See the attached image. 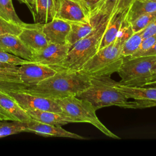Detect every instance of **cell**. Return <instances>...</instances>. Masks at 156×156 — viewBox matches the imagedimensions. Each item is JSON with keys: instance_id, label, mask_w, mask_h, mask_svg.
I'll return each instance as SVG.
<instances>
[{"instance_id": "6da1fadb", "label": "cell", "mask_w": 156, "mask_h": 156, "mask_svg": "<svg viewBox=\"0 0 156 156\" xmlns=\"http://www.w3.org/2000/svg\"><path fill=\"white\" fill-rule=\"evenodd\" d=\"M90 84V76L76 71H59L23 91L53 100L76 96Z\"/></svg>"}, {"instance_id": "7a4b0ae2", "label": "cell", "mask_w": 156, "mask_h": 156, "mask_svg": "<svg viewBox=\"0 0 156 156\" xmlns=\"http://www.w3.org/2000/svg\"><path fill=\"white\" fill-rule=\"evenodd\" d=\"M133 33L130 23L126 16L115 40L100 49L79 71L88 76H110L118 72L124 58L121 55L122 48Z\"/></svg>"}, {"instance_id": "3957f363", "label": "cell", "mask_w": 156, "mask_h": 156, "mask_svg": "<svg viewBox=\"0 0 156 156\" xmlns=\"http://www.w3.org/2000/svg\"><path fill=\"white\" fill-rule=\"evenodd\" d=\"M118 82L110 76H90V84L76 96L87 100L96 110L112 105L123 108H138L137 103L129 101L116 88Z\"/></svg>"}, {"instance_id": "277c9868", "label": "cell", "mask_w": 156, "mask_h": 156, "mask_svg": "<svg viewBox=\"0 0 156 156\" xmlns=\"http://www.w3.org/2000/svg\"><path fill=\"white\" fill-rule=\"evenodd\" d=\"M110 16H104L94 29L79 40L69 51L60 63L50 66L56 71H80L99 50L102 36L110 21Z\"/></svg>"}, {"instance_id": "5b68a950", "label": "cell", "mask_w": 156, "mask_h": 156, "mask_svg": "<svg viewBox=\"0 0 156 156\" xmlns=\"http://www.w3.org/2000/svg\"><path fill=\"white\" fill-rule=\"evenodd\" d=\"M156 60V55L124 57L118 71L121 77L119 84L143 87L151 79V68Z\"/></svg>"}, {"instance_id": "8992f818", "label": "cell", "mask_w": 156, "mask_h": 156, "mask_svg": "<svg viewBox=\"0 0 156 156\" xmlns=\"http://www.w3.org/2000/svg\"><path fill=\"white\" fill-rule=\"evenodd\" d=\"M60 106L62 113L79 119L80 122L92 124L105 135L114 139L120 138L111 132L98 118L96 110L87 100L76 96L55 100Z\"/></svg>"}, {"instance_id": "52a82bcc", "label": "cell", "mask_w": 156, "mask_h": 156, "mask_svg": "<svg viewBox=\"0 0 156 156\" xmlns=\"http://www.w3.org/2000/svg\"><path fill=\"white\" fill-rule=\"evenodd\" d=\"M13 97L24 110H40L62 113L60 105L53 99L38 96L23 91L7 93Z\"/></svg>"}, {"instance_id": "ba28073f", "label": "cell", "mask_w": 156, "mask_h": 156, "mask_svg": "<svg viewBox=\"0 0 156 156\" xmlns=\"http://www.w3.org/2000/svg\"><path fill=\"white\" fill-rule=\"evenodd\" d=\"M56 73L49 66L31 61L20 65L18 71L20 81L28 87L36 85Z\"/></svg>"}, {"instance_id": "9c48e42d", "label": "cell", "mask_w": 156, "mask_h": 156, "mask_svg": "<svg viewBox=\"0 0 156 156\" xmlns=\"http://www.w3.org/2000/svg\"><path fill=\"white\" fill-rule=\"evenodd\" d=\"M55 17L71 23L85 22L90 17L76 0H54Z\"/></svg>"}, {"instance_id": "30bf717a", "label": "cell", "mask_w": 156, "mask_h": 156, "mask_svg": "<svg viewBox=\"0 0 156 156\" xmlns=\"http://www.w3.org/2000/svg\"><path fill=\"white\" fill-rule=\"evenodd\" d=\"M116 88L128 99H133L138 108L156 106V88L149 87H132L116 83Z\"/></svg>"}, {"instance_id": "8fae6325", "label": "cell", "mask_w": 156, "mask_h": 156, "mask_svg": "<svg viewBox=\"0 0 156 156\" xmlns=\"http://www.w3.org/2000/svg\"><path fill=\"white\" fill-rule=\"evenodd\" d=\"M70 49V46L67 43L57 44L49 43L48 46L43 49L32 54L31 62L49 66L55 65L64 60Z\"/></svg>"}, {"instance_id": "7c38bea8", "label": "cell", "mask_w": 156, "mask_h": 156, "mask_svg": "<svg viewBox=\"0 0 156 156\" xmlns=\"http://www.w3.org/2000/svg\"><path fill=\"white\" fill-rule=\"evenodd\" d=\"M41 24H27L18 36L29 50L34 54L46 48L49 42L42 30Z\"/></svg>"}, {"instance_id": "4fadbf2b", "label": "cell", "mask_w": 156, "mask_h": 156, "mask_svg": "<svg viewBox=\"0 0 156 156\" xmlns=\"http://www.w3.org/2000/svg\"><path fill=\"white\" fill-rule=\"evenodd\" d=\"M25 132H34L44 136L70 138L76 140H85L86 138L78 134L69 132L61 126L42 123L30 119L25 121Z\"/></svg>"}, {"instance_id": "5bb4252c", "label": "cell", "mask_w": 156, "mask_h": 156, "mask_svg": "<svg viewBox=\"0 0 156 156\" xmlns=\"http://www.w3.org/2000/svg\"><path fill=\"white\" fill-rule=\"evenodd\" d=\"M71 30V24L58 18L42 25V30L49 43H67V38Z\"/></svg>"}, {"instance_id": "9a60e30c", "label": "cell", "mask_w": 156, "mask_h": 156, "mask_svg": "<svg viewBox=\"0 0 156 156\" xmlns=\"http://www.w3.org/2000/svg\"><path fill=\"white\" fill-rule=\"evenodd\" d=\"M0 113L6 118L7 121L25 122L31 119L13 97L2 91H0Z\"/></svg>"}, {"instance_id": "2e32d148", "label": "cell", "mask_w": 156, "mask_h": 156, "mask_svg": "<svg viewBox=\"0 0 156 156\" xmlns=\"http://www.w3.org/2000/svg\"><path fill=\"white\" fill-rule=\"evenodd\" d=\"M25 110L31 119L48 124L61 126L68 123L80 122L77 119L60 113L35 109Z\"/></svg>"}, {"instance_id": "e0dca14e", "label": "cell", "mask_w": 156, "mask_h": 156, "mask_svg": "<svg viewBox=\"0 0 156 156\" xmlns=\"http://www.w3.org/2000/svg\"><path fill=\"white\" fill-rule=\"evenodd\" d=\"M0 47L2 50L5 52L31 61L32 52L18 36L9 34L0 35Z\"/></svg>"}, {"instance_id": "ac0fdd59", "label": "cell", "mask_w": 156, "mask_h": 156, "mask_svg": "<svg viewBox=\"0 0 156 156\" xmlns=\"http://www.w3.org/2000/svg\"><path fill=\"white\" fill-rule=\"evenodd\" d=\"M104 16L93 15L85 22L71 23V30L67 38V44L71 48L80 39L90 33Z\"/></svg>"}, {"instance_id": "d6986e66", "label": "cell", "mask_w": 156, "mask_h": 156, "mask_svg": "<svg viewBox=\"0 0 156 156\" xmlns=\"http://www.w3.org/2000/svg\"><path fill=\"white\" fill-rule=\"evenodd\" d=\"M134 0H101L91 16H110L129 9Z\"/></svg>"}, {"instance_id": "ffe728a7", "label": "cell", "mask_w": 156, "mask_h": 156, "mask_svg": "<svg viewBox=\"0 0 156 156\" xmlns=\"http://www.w3.org/2000/svg\"><path fill=\"white\" fill-rule=\"evenodd\" d=\"M127 11V10L110 16L109 23L101 40L100 49L107 46L115 40L126 16Z\"/></svg>"}, {"instance_id": "44dd1931", "label": "cell", "mask_w": 156, "mask_h": 156, "mask_svg": "<svg viewBox=\"0 0 156 156\" xmlns=\"http://www.w3.org/2000/svg\"><path fill=\"white\" fill-rule=\"evenodd\" d=\"M35 23L44 24L55 17L54 0H35L32 15Z\"/></svg>"}, {"instance_id": "7402d4cb", "label": "cell", "mask_w": 156, "mask_h": 156, "mask_svg": "<svg viewBox=\"0 0 156 156\" xmlns=\"http://www.w3.org/2000/svg\"><path fill=\"white\" fill-rule=\"evenodd\" d=\"M154 12H156V1L134 0L127 9L126 20L130 23L142 15Z\"/></svg>"}, {"instance_id": "603a6c76", "label": "cell", "mask_w": 156, "mask_h": 156, "mask_svg": "<svg viewBox=\"0 0 156 156\" xmlns=\"http://www.w3.org/2000/svg\"><path fill=\"white\" fill-rule=\"evenodd\" d=\"M0 17L21 26L27 24L23 22L17 15L12 0H0Z\"/></svg>"}, {"instance_id": "cb8c5ba5", "label": "cell", "mask_w": 156, "mask_h": 156, "mask_svg": "<svg viewBox=\"0 0 156 156\" xmlns=\"http://www.w3.org/2000/svg\"><path fill=\"white\" fill-rule=\"evenodd\" d=\"M143 30L133 32L125 41L122 48L121 55L123 57L132 56L138 49L142 40Z\"/></svg>"}, {"instance_id": "d4e9b609", "label": "cell", "mask_w": 156, "mask_h": 156, "mask_svg": "<svg viewBox=\"0 0 156 156\" xmlns=\"http://www.w3.org/2000/svg\"><path fill=\"white\" fill-rule=\"evenodd\" d=\"M0 120V135L2 137L25 132L24 122L12 121V122H3Z\"/></svg>"}, {"instance_id": "484cf974", "label": "cell", "mask_w": 156, "mask_h": 156, "mask_svg": "<svg viewBox=\"0 0 156 156\" xmlns=\"http://www.w3.org/2000/svg\"><path fill=\"white\" fill-rule=\"evenodd\" d=\"M156 20V12L142 15L130 22L133 32L144 30L148 26Z\"/></svg>"}, {"instance_id": "4316f807", "label": "cell", "mask_w": 156, "mask_h": 156, "mask_svg": "<svg viewBox=\"0 0 156 156\" xmlns=\"http://www.w3.org/2000/svg\"><path fill=\"white\" fill-rule=\"evenodd\" d=\"M24 27L23 26L8 21L0 17V35L9 34L18 36Z\"/></svg>"}, {"instance_id": "83f0119b", "label": "cell", "mask_w": 156, "mask_h": 156, "mask_svg": "<svg viewBox=\"0 0 156 156\" xmlns=\"http://www.w3.org/2000/svg\"><path fill=\"white\" fill-rule=\"evenodd\" d=\"M28 86L21 82L0 80V91L9 93L10 91H23Z\"/></svg>"}, {"instance_id": "f1b7e54d", "label": "cell", "mask_w": 156, "mask_h": 156, "mask_svg": "<svg viewBox=\"0 0 156 156\" xmlns=\"http://www.w3.org/2000/svg\"><path fill=\"white\" fill-rule=\"evenodd\" d=\"M156 42V34L143 39L137 51L130 57H140Z\"/></svg>"}, {"instance_id": "f546056e", "label": "cell", "mask_w": 156, "mask_h": 156, "mask_svg": "<svg viewBox=\"0 0 156 156\" xmlns=\"http://www.w3.org/2000/svg\"><path fill=\"white\" fill-rule=\"evenodd\" d=\"M0 61L17 66L29 62V60L21 58L2 49H0Z\"/></svg>"}, {"instance_id": "4dcf8cb0", "label": "cell", "mask_w": 156, "mask_h": 156, "mask_svg": "<svg viewBox=\"0 0 156 156\" xmlns=\"http://www.w3.org/2000/svg\"><path fill=\"white\" fill-rule=\"evenodd\" d=\"M83 8L86 13L90 17L101 0H76Z\"/></svg>"}, {"instance_id": "1f68e13d", "label": "cell", "mask_w": 156, "mask_h": 156, "mask_svg": "<svg viewBox=\"0 0 156 156\" xmlns=\"http://www.w3.org/2000/svg\"><path fill=\"white\" fill-rule=\"evenodd\" d=\"M0 80L21 82L18 73L2 71H0Z\"/></svg>"}, {"instance_id": "d6a6232c", "label": "cell", "mask_w": 156, "mask_h": 156, "mask_svg": "<svg viewBox=\"0 0 156 156\" xmlns=\"http://www.w3.org/2000/svg\"><path fill=\"white\" fill-rule=\"evenodd\" d=\"M19 66L17 65L2 62L0 61V71H6V72H12V73H17L18 71Z\"/></svg>"}, {"instance_id": "836d02e7", "label": "cell", "mask_w": 156, "mask_h": 156, "mask_svg": "<svg viewBox=\"0 0 156 156\" xmlns=\"http://www.w3.org/2000/svg\"><path fill=\"white\" fill-rule=\"evenodd\" d=\"M155 34H156V20L143 30L142 37L143 38H144Z\"/></svg>"}, {"instance_id": "e575fe53", "label": "cell", "mask_w": 156, "mask_h": 156, "mask_svg": "<svg viewBox=\"0 0 156 156\" xmlns=\"http://www.w3.org/2000/svg\"><path fill=\"white\" fill-rule=\"evenodd\" d=\"M21 3L25 4L29 9L32 15H33L35 9V0H18Z\"/></svg>"}, {"instance_id": "d590c367", "label": "cell", "mask_w": 156, "mask_h": 156, "mask_svg": "<svg viewBox=\"0 0 156 156\" xmlns=\"http://www.w3.org/2000/svg\"><path fill=\"white\" fill-rule=\"evenodd\" d=\"M156 55V42L141 56H151Z\"/></svg>"}, {"instance_id": "8d00e7d4", "label": "cell", "mask_w": 156, "mask_h": 156, "mask_svg": "<svg viewBox=\"0 0 156 156\" xmlns=\"http://www.w3.org/2000/svg\"><path fill=\"white\" fill-rule=\"evenodd\" d=\"M151 75H152V77H151V82H153V81H155L156 80V60L155 61V62L154 63L152 68H151Z\"/></svg>"}, {"instance_id": "74e56055", "label": "cell", "mask_w": 156, "mask_h": 156, "mask_svg": "<svg viewBox=\"0 0 156 156\" xmlns=\"http://www.w3.org/2000/svg\"><path fill=\"white\" fill-rule=\"evenodd\" d=\"M144 86H145V87H153V88H156V80L153 81V82H151L147 83L146 85H145Z\"/></svg>"}, {"instance_id": "f35d334b", "label": "cell", "mask_w": 156, "mask_h": 156, "mask_svg": "<svg viewBox=\"0 0 156 156\" xmlns=\"http://www.w3.org/2000/svg\"><path fill=\"white\" fill-rule=\"evenodd\" d=\"M0 120H3V121H7V119H6V118L4 116V115H2L1 113H0Z\"/></svg>"}, {"instance_id": "ab89813d", "label": "cell", "mask_w": 156, "mask_h": 156, "mask_svg": "<svg viewBox=\"0 0 156 156\" xmlns=\"http://www.w3.org/2000/svg\"><path fill=\"white\" fill-rule=\"evenodd\" d=\"M152 1H156V0H152Z\"/></svg>"}, {"instance_id": "60d3db41", "label": "cell", "mask_w": 156, "mask_h": 156, "mask_svg": "<svg viewBox=\"0 0 156 156\" xmlns=\"http://www.w3.org/2000/svg\"><path fill=\"white\" fill-rule=\"evenodd\" d=\"M0 138H1V135H0Z\"/></svg>"}, {"instance_id": "b9f144b4", "label": "cell", "mask_w": 156, "mask_h": 156, "mask_svg": "<svg viewBox=\"0 0 156 156\" xmlns=\"http://www.w3.org/2000/svg\"><path fill=\"white\" fill-rule=\"evenodd\" d=\"M0 49H1V47H0Z\"/></svg>"}]
</instances>
